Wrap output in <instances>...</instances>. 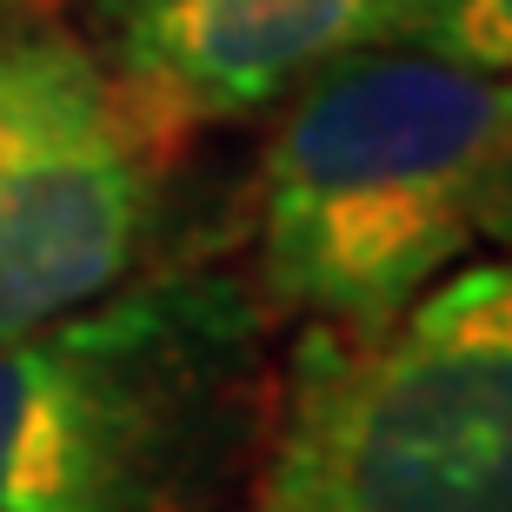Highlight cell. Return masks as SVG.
<instances>
[{"label": "cell", "instance_id": "1", "mask_svg": "<svg viewBox=\"0 0 512 512\" xmlns=\"http://www.w3.org/2000/svg\"><path fill=\"white\" fill-rule=\"evenodd\" d=\"M512 247V80L433 47H373L273 107L253 173L260 300L373 326Z\"/></svg>", "mask_w": 512, "mask_h": 512}, {"label": "cell", "instance_id": "2", "mask_svg": "<svg viewBox=\"0 0 512 512\" xmlns=\"http://www.w3.org/2000/svg\"><path fill=\"white\" fill-rule=\"evenodd\" d=\"M266 313L240 273L167 266L0 340V512H220L260 439Z\"/></svg>", "mask_w": 512, "mask_h": 512}, {"label": "cell", "instance_id": "3", "mask_svg": "<svg viewBox=\"0 0 512 512\" xmlns=\"http://www.w3.org/2000/svg\"><path fill=\"white\" fill-rule=\"evenodd\" d=\"M253 512H512V260L373 326L306 320Z\"/></svg>", "mask_w": 512, "mask_h": 512}, {"label": "cell", "instance_id": "4", "mask_svg": "<svg viewBox=\"0 0 512 512\" xmlns=\"http://www.w3.org/2000/svg\"><path fill=\"white\" fill-rule=\"evenodd\" d=\"M439 0H87V47L153 153L273 114L333 60L419 47Z\"/></svg>", "mask_w": 512, "mask_h": 512}, {"label": "cell", "instance_id": "5", "mask_svg": "<svg viewBox=\"0 0 512 512\" xmlns=\"http://www.w3.org/2000/svg\"><path fill=\"white\" fill-rule=\"evenodd\" d=\"M167 173L173 160L120 114L0 160V340L133 280L167 213Z\"/></svg>", "mask_w": 512, "mask_h": 512}, {"label": "cell", "instance_id": "6", "mask_svg": "<svg viewBox=\"0 0 512 512\" xmlns=\"http://www.w3.org/2000/svg\"><path fill=\"white\" fill-rule=\"evenodd\" d=\"M114 87L100 74L94 47L60 27H20L0 40V160L114 120Z\"/></svg>", "mask_w": 512, "mask_h": 512}, {"label": "cell", "instance_id": "7", "mask_svg": "<svg viewBox=\"0 0 512 512\" xmlns=\"http://www.w3.org/2000/svg\"><path fill=\"white\" fill-rule=\"evenodd\" d=\"M419 47L512 80V0H439Z\"/></svg>", "mask_w": 512, "mask_h": 512}, {"label": "cell", "instance_id": "8", "mask_svg": "<svg viewBox=\"0 0 512 512\" xmlns=\"http://www.w3.org/2000/svg\"><path fill=\"white\" fill-rule=\"evenodd\" d=\"M20 27H34V0H0V40Z\"/></svg>", "mask_w": 512, "mask_h": 512}]
</instances>
